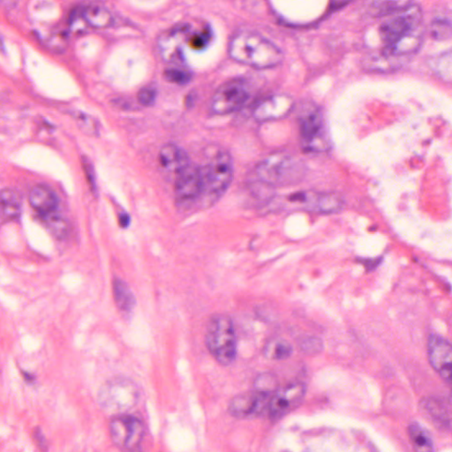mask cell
Segmentation results:
<instances>
[{"label":"cell","instance_id":"d590c367","mask_svg":"<svg viewBox=\"0 0 452 452\" xmlns=\"http://www.w3.org/2000/svg\"><path fill=\"white\" fill-rule=\"evenodd\" d=\"M210 34L208 32H203V33L194 35L191 39V47L195 50H201L206 47L208 42H209Z\"/></svg>","mask_w":452,"mask_h":452},{"label":"cell","instance_id":"7402d4cb","mask_svg":"<svg viewBox=\"0 0 452 452\" xmlns=\"http://www.w3.org/2000/svg\"><path fill=\"white\" fill-rule=\"evenodd\" d=\"M87 24L95 28H106L115 22L112 12L106 6L99 4H90L81 8Z\"/></svg>","mask_w":452,"mask_h":452},{"label":"cell","instance_id":"e0dca14e","mask_svg":"<svg viewBox=\"0 0 452 452\" xmlns=\"http://www.w3.org/2000/svg\"><path fill=\"white\" fill-rule=\"evenodd\" d=\"M28 201L32 209L37 211L40 217L57 212L58 195L47 185L38 184L32 187L29 191Z\"/></svg>","mask_w":452,"mask_h":452},{"label":"cell","instance_id":"9a60e30c","mask_svg":"<svg viewBox=\"0 0 452 452\" xmlns=\"http://www.w3.org/2000/svg\"><path fill=\"white\" fill-rule=\"evenodd\" d=\"M294 108V100L286 95H276L268 97L260 103L253 110V116L260 122L284 118Z\"/></svg>","mask_w":452,"mask_h":452},{"label":"cell","instance_id":"83f0119b","mask_svg":"<svg viewBox=\"0 0 452 452\" xmlns=\"http://www.w3.org/2000/svg\"><path fill=\"white\" fill-rule=\"evenodd\" d=\"M433 68L442 80L452 83V50L439 55L434 61Z\"/></svg>","mask_w":452,"mask_h":452},{"label":"cell","instance_id":"f1b7e54d","mask_svg":"<svg viewBox=\"0 0 452 452\" xmlns=\"http://www.w3.org/2000/svg\"><path fill=\"white\" fill-rule=\"evenodd\" d=\"M255 390L273 395L278 390V381L272 374L265 373L258 376L255 383Z\"/></svg>","mask_w":452,"mask_h":452},{"label":"cell","instance_id":"2e32d148","mask_svg":"<svg viewBox=\"0 0 452 452\" xmlns=\"http://www.w3.org/2000/svg\"><path fill=\"white\" fill-rule=\"evenodd\" d=\"M187 32V26L181 25L164 32L159 37L158 42L159 51L165 61L175 62V61L181 60V41Z\"/></svg>","mask_w":452,"mask_h":452},{"label":"cell","instance_id":"e575fe53","mask_svg":"<svg viewBox=\"0 0 452 452\" xmlns=\"http://www.w3.org/2000/svg\"><path fill=\"white\" fill-rule=\"evenodd\" d=\"M69 25L70 28L74 32V33L79 34L85 31L86 25L87 24L85 19L83 18L81 8L72 12V14H70Z\"/></svg>","mask_w":452,"mask_h":452},{"label":"cell","instance_id":"ac0fdd59","mask_svg":"<svg viewBox=\"0 0 452 452\" xmlns=\"http://www.w3.org/2000/svg\"><path fill=\"white\" fill-rule=\"evenodd\" d=\"M159 162L167 171L181 172L191 164L190 156L185 149L174 143H167L159 151Z\"/></svg>","mask_w":452,"mask_h":452},{"label":"cell","instance_id":"f35d334b","mask_svg":"<svg viewBox=\"0 0 452 452\" xmlns=\"http://www.w3.org/2000/svg\"><path fill=\"white\" fill-rule=\"evenodd\" d=\"M362 265L366 267L367 271H373L381 262L380 259H366L362 260Z\"/></svg>","mask_w":452,"mask_h":452},{"label":"cell","instance_id":"484cf974","mask_svg":"<svg viewBox=\"0 0 452 452\" xmlns=\"http://www.w3.org/2000/svg\"><path fill=\"white\" fill-rule=\"evenodd\" d=\"M41 217L43 219L47 229L57 239H64L68 235L70 229L69 223L63 216L55 212Z\"/></svg>","mask_w":452,"mask_h":452},{"label":"cell","instance_id":"30bf717a","mask_svg":"<svg viewBox=\"0 0 452 452\" xmlns=\"http://www.w3.org/2000/svg\"><path fill=\"white\" fill-rule=\"evenodd\" d=\"M110 439L122 450H133L142 443L145 427L141 419L132 415L115 416L110 422Z\"/></svg>","mask_w":452,"mask_h":452},{"label":"cell","instance_id":"d4e9b609","mask_svg":"<svg viewBox=\"0 0 452 452\" xmlns=\"http://www.w3.org/2000/svg\"><path fill=\"white\" fill-rule=\"evenodd\" d=\"M294 353L292 344L285 340H273L265 347V355L269 360H284Z\"/></svg>","mask_w":452,"mask_h":452},{"label":"cell","instance_id":"1f68e13d","mask_svg":"<svg viewBox=\"0 0 452 452\" xmlns=\"http://www.w3.org/2000/svg\"><path fill=\"white\" fill-rule=\"evenodd\" d=\"M299 347L302 353L308 355H315L323 351L324 343L320 338L310 337H305L299 344Z\"/></svg>","mask_w":452,"mask_h":452},{"label":"cell","instance_id":"cb8c5ba5","mask_svg":"<svg viewBox=\"0 0 452 452\" xmlns=\"http://www.w3.org/2000/svg\"><path fill=\"white\" fill-rule=\"evenodd\" d=\"M404 58L388 56V55L383 53L374 54L367 61V67L369 69L375 71H394L403 66V64H404Z\"/></svg>","mask_w":452,"mask_h":452},{"label":"cell","instance_id":"52a82bcc","mask_svg":"<svg viewBox=\"0 0 452 452\" xmlns=\"http://www.w3.org/2000/svg\"><path fill=\"white\" fill-rule=\"evenodd\" d=\"M285 207L304 210L321 214H334L343 210L344 201L336 193H319L315 191H301L285 198Z\"/></svg>","mask_w":452,"mask_h":452},{"label":"cell","instance_id":"277c9868","mask_svg":"<svg viewBox=\"0 0 452 452\" xmlns=\"http://www.w3.org/2000/svg\"><path fill=\"white\" fill-rule=\"evenodd\" d=\"M142 390L128 377L118 376L106 381L99 389L97 402L103 411L112 415H125L135 408L141 399Z\"/></svg>","mask_w":452,"mask_h":452},{"label":"cell","instance_id":"d6a6232c","mask_svg":"<svg viewBox=\"0 0 452 452\" xmlns=\"http://www.w3.org/2000/svg\"><path fill=\"white\" fill-rule=\"evenodd\" d=\"M78 125L84 132L97 135L99 133V128H97V122L93 119V117L85 115L83 112H76L74 115Z\"/></svg>","mask_w":452,"mask_h":452},{"label":"cell","instance_id":"4dcf8cb0","mask_svg":"<svg viewBox=\"0 0 452 452\" xmlns=\"http://www.w3.org/2000/svg\"><path fill=\"white\" fill-rule=\"evenodd\" d=\"M164 77L169 83L185 85L190 83L192 76L190 72L178 69V68H170L164 72Z\"/></svg>","mask_w":452,"mask_h":452},{"label":"cell","instance_id":"4fadbf2b","mask_svg":"<svg viewBox=\"0 0 452 452\" xmlns=\"http://www.w3.org/2000/svg\"><path fill=\"white\" fill-rule=\"evenodd\" d=\"M305 390L307 389L302 383H292L276 390L269 402V417L278 419L290 414L301 404Z\"/></svg>","mask_w":452,"mask_h":452},{"label":"cell","instance_id":"44dd1931","mask_svg":"<svg viewBox=\"0 0 452 452\" xmlns=\"http://www.w3.org/2000/svg\"><path fill=\"white\" fill-rule=\"evenodd\" d=\"M2 223L18 219L22 212V201L17 192L5 187L0 193Z\"/></svg>","mask_w":452,"mask_h":452},{"label":"cell","instance_id":"8992f818","mask_svg":"<svg viewBox=\"0 0 452 452\" xmlns=\"http://www.w3.org/2000/svg\"><path fill=\"white\" fill-rule=\"evenodd\" d=\"M301 145L308 152H324L330 148L321 110L308 106L300 118Z\"/></svg>","mask_w":452,"mask_h":452},{"label":"cell","instance_id":"5b68a950","mask_svg":"<svg viewBox=\"0 0 452 452\" xmlns=\"http://www.w3.org/2000/svg\"><path fill=\"white\" fill-rule=\"evenodd\" d=\"M204 193L201 206H212L223 196L232 184L234 167L232 156L221 149L203 167Z\"/></svg>","mask_w":452,"mask_h":452},{"label":"cell","instance_id":"3957f363","mask_svg":"<svg viewBox=\"0 0 452 452\" xmlns=\"http://www.w3.org/2000/svg\"><path fill=\"white\" fill-rule=\"evenodd\" d=\"M205 344L221 365L228 366L235 362L238 344L235 327L228 315L217 314L210 318L205 333Z\"/></svg>","mask_w":452,"mask_h":452},{"label":"cell","instance_id":"ba28073f","mask_svg":"<svg viewBox=\"0 0 452 452\" xmlns=\"http://www.w3.org/2000/svg\"><path fill=\"white\" fill-rule=\"evenodd\" d=\"M175 198L181 209H190L197 203L201 204L204 193L203 169L191 164L178 172L175 182Z\"/></svg>","mask_w":452,"mask_h":452},{"label":"cell","instance_id":"4316f807","mask_svg":"<svg viewBox=\"0 0 452 452\" xmlns=\"http://www.w3.org/2000/svg\"><path fill=\"white\" fill-rule=\"evenodd\" d=\"M412 5L409 1H380L373 3V12L376 16H386L402 12Z\"/></svg>","mask_w":452,"mask_h":452},{"label":"cell","instance_id":"5bb4252c","mask_svg":"<svg viewBox=\"0 0 452 452\" xmlns=\"http://www.w3.org/2000/svg\"><path fill=\"white\" fill-rule=\"evenodd\" d=\"M429 362L445 381L452 383V344L444 338L429 337L428 344Z\"/></svg>","mask_w":452,"mask_h":452},{"label":"cell","instance_id":"8d00e7d4","mask_svg":"<svg viewBox=\"0 0 452 452\" xmlns=\"http://www.w3.org/2000/svg\"><path fill=\"white\" fill-rule=\"evenodd\" d=\"M83 165L84 171H85L87 181L93 190H96L95 172H94L93 165L86 157H83Z\"/></svg>","mask_w":452,"mask_h":452},{"label":"cell","instance_id":"603a6c76","mask_svg":"<svg viewBox=\"0 0 452 452\" xmlns=\"http://www.w3.org/2000/svg\"><path fill=\"white\" fill-rule=\"evenodd\" d=\"M409 435L415 452H433L430 435L422 426L416 422L410 425Z\"/></svg>","mask_w":452,"mask_h":452},{"label":"cell","instance_id":"8fae6325","mask_svg":"<svg viewBox=\"0 0 452 452\" xmlns=\"http://www.w3.org/2000/svg\"><path fill=\"white\" fill-rule=\"evenodd\" d=\"M421 9L411 5L396 17L387 21L380 27V35L385 45L394 44L399 39L421 28Z\"/></svg>","mask_w":452,"mask_h":452},{"label":"cell","instance_id":"7a4b0ae2","mask_svg":"<svg viewBox=\"0 0 452 452\" xmlns=\"http://www.w3.org/2000/svg\"><path fill=\"white\" fill-rule=\"evenodd\" d=\"M256 174L260 182L267 187H288L299 183L304 178L305 167L300 159L278 152L260 162Z\"/></svg>","mask_w":452,"mask_h":452},{"label":"cell","instance_id":"9c48e42d","mask_svg":"<svg viewBox=\"0 0 452 452\" xmlns=\"http://www.w3.org/2000/svg\"><path fill=\"white\" fill-rule=\"evenodd\" d=\"M250 97L246 81L239 78L232 79L219 87L210 103V112L216 115H230L240 110Z\"/></svg>","mask_w":452,"mask_h":452},{"label":"cell","instance_id":"74e56055","mask_svg":"<svg viewBox=\"0 0 452 452\" xmlns=\"http://www.w3.org/2000/svg\"><path fill=\"white\" fill-rule=\"evenodd\" d=\"M49 42H51V47L54 48L55 50L62 49L64 44L67 43V35L64 33L55 34Z\"/></svg>","mask_w":452,"mask_h":452},{"label":"cell","instance_id":"836d02e7","mask_svg":"<svg viewBox=\"0 0 452 452\" xmlns=\"http://www.w3.org/2000/svg\"><path fill=\"white\" fill-rule=\"evenodd\" d=\"M156 99H157V90L153 87H143L138 91L137 100L143 106H151L154 105Z\"/></svg>","mask_w":452,"mask_h":452},{"label":"cell","instance_id":"f546056e","mask_svg":"<svg viewBox=\"0 0 452 452\" xmlns=\"http://www.w3.org/2000/svg\"><path fill=\"white\" fill-rule=\"evenodd\" d=\"M431 35L435 40H448L452 37V24L445 19H435L431 25Z\"/></svg>","mask_w":452,"mask_h":452},{"label":"cell","instance_id":"ab89813d","mask_svg":"<svg viewBox=\"0 0 452 452\" xmlns=\"http://www.w3.org/2000/svg\"><path fill=\"white\" fill-rule=\"evenodd\" d=\"M130 222H131V217L128 213H122L119 215V224L122 228L128 227Z\"/></svg>","mask_w":452,"mask_h":452},{"label":"cell","instance_id":"7c38bea8","mask_svg":"<svg viewBox=\"0 0 452 452\" xmlns=\"http://www.w3.org/2000/svg\"><path fill=\"white\" fill-rule=\"evenodd\" d=\"M273 395L253 390L236 396L229 404V412L236 418H258L268 412Z\"/></svg>","mask_w":452,"mask_h":452},{"label":"cell","instance_id":"d6986e66","mask_svg":"<svg viewBox=\"0 0 452 452\" xmlns=\"http://www.w3.org/2000/svg\"><path fill=\"white\" fill-rule=\"evenodd\" d=\"M422 42H424V35H422L421 28H419L399 39L394 44L385 45L382 53L392 57H409L410 55L417 53L421 47Z\"/></svg>","mask_w":452,"mask_h":452},{"label":"cell","instance_id":"6da1fadb","mask_svg":"<svg viewBox=\"0 0 452 452\" xmlns=\"http://www.w3.org/2000/svg\"><path fill=\"white\" fill-rule=\"evenodd\" d=\"M229 55L237 62L256 69H269L284 60L281 48L258 32L242 31L231 38Z\"/></svg>","mask_w":452,"mask_h":452},{"label":"cell","instance_id":"ffe728a7","mask_svg":"<svg viewBox=\"0 0 452 452\" xmlns=\"http://www.w3.org/2000/svg\"><path fill=\"white\" fill-rule=\"evenodd\" d=\"M113 299L120 314L126 319L132 317L136 300L131 289L122 278H115L112 283Z\"/></svg>","mask_w":452,"mask_h":452}]
</instances>
